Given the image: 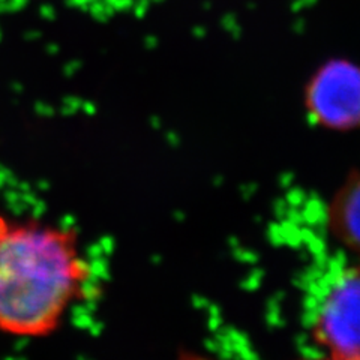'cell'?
<instances>
[{
    "label": "cell",
    "mask_w": 360,
    "mask_h": 360,
    "mask_svg": "<svg viewBox=\"0 0 360 360\" xmlns=\"http://www.w3.org/2000/svg\"><path fill=\"white\" fill-rule=\"evenodd\" d=\"M87 281L89 264L74 231L0 215V330L51 335Z\"/></svg>",
    "instance_id": "6da1fadb"
},
{
    "label": "cell",
    "mask_w": 360,
    "mask_h": 360,
    "mask_svg": "<svg viewBox=\"0 0 360 360\" xmlns=\"http://www.w3.org/2000/svg\"><path fill=\"white\" fill-rule=\"evenodd\" d=\"M357 267H342L329 279L312 312V338L329 357L360 359L359 356Z\"/></svg>",
    "instance_id": "7a4b0ae2"
},
{
    "label": "cell",
    "mask_w": 360,
    "mask_h": 360,
    "mask_svg": "<svg viewBox=\"0 0 360 360\" xmlns=\"http://www.w3.org/2000/svg\"><path fill=\"white\" fill-rule=\"evenodd\" d=\"M309 119L324 129L348 132L357 127L360 80L357 68L344 59L323 63L305 87Z\"/></svg>",
    "instance_id": "3957f363"
},
{
    "label": "cell",
    "mask_w": 360,
    "mask_h": 360,
    "mask_svg": "<svg viewBox=\"0 0 360 360\" xmlns=\"http://www.w3.org/2000/svg\"><path fill=\"white\" fill-rule=\"evenodd\" d=\"M360 180L357 170L338 189L328 213V227L335 239L352 252L359 251L360 229Z\"/></svg>",
    "instance_id": "277c9868"
},
{
    "label": "cell",
    "mask_w": 360,
    "mask_h": 360,
    "mask_svg": "<svg viewBox=\"0 0 360 360\" xmlns=\"http://www.w3.org/2000/svg\"><path fill=\"white\" fill-rule=\"evenodd\" d=\"M323 360H360V359H333V357H328V359H323Z\"/></svg>",
    "instance_id": "5b68a950"
}]
</instances>
